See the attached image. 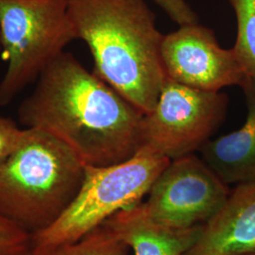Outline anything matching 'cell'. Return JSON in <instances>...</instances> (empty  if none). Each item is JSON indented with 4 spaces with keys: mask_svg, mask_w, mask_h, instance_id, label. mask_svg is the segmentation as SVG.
<instances>
[{
    "mask_svg": "<svg viewBox=\"0 0 255 255\" xmlns=\"http://www.w3.org/2000/svg\"><path fill=\"white\" fill-rule=\"evenodd\" d=\"M144 116L64 51L40 74L18 109L21 124L56 137L83 164L94 166L119 164L136 154Z\"/></svg>",
    "mask_w": 255,
    "mask_h": 255,
    "instance_id": "1",
    "label": "cell"
},
{
    "mask_svg": "<svg viewBox=\"0 0 255 255\" xmlns=\"http://www.w3.org/2000/svg\"><path fill=\"white\" fill-rule=\"evenodd\" d=\"M68 10L93 56L94 72L144 114L150 112L166 76L164 35L145 0H69Z\"/></svg>",
    "mask_w": 255,
    "mask_h": 255,
    "instance_id": "2",
    "label": "cell"
},
{
    "mask_svg": "<svg viewBox=\"0 0 255 255\" xmlns=\"http://www.w3.org/2000/svg\"><path fill=\"white\" fill-rule=\"evenodd\" d=\"M85 164L62 141L26 128L0 166V214L31 237L51 226L76 198Z\"/></svg>",
    "mask_w": 255,
    "mask_h": 255,
    "instance_id": "3",
    "label": "cell"
},
{
    "mask_svg": "<svg viewBox=\"0 0 255 255\" xmlns=\"http://www.w3.org/2000/svg\"><path fill=\"white\" fill-rule=\"evenodd\" d=\"M170 161L140 148L119 164H85L82 186L71 204L51 226L32 236V255L75 242L119 211L142 202Z\"/></svg>",
    "mask_w": 255,
    "mask_h": 255,
    "instance_id": "4",
    "label": "cell"
},
{
    "mask_svg": "<svg viewBox=\"0 0 255 255\" xmlns=\"http://www.w3.org/2000/svg\"><path fill=\"white\" fill-rule=\"evenodd\" d=\"M68 4L69 0H0L1 55L7 63L0 106L9 104L78 39Z\"/></svg>",
    "mask_w": 255,
    "mask_h": 255,
    "instance_id": "5",
    "label": "cell"
},
{
    "mask_svg": "<svg viewBox=\"0 0 255 255\" xmlns=\"http://www.w3.org/2000/svg\"><path fill=\"white\" fill-rule=\"evenodd\" d=\"M228 97L191 88L166 78L142 121V146L170 160L200 151L224 121Z\"/></svg>",
    "mask_w": 255,
    "mask_h": 255,
    "instance_id": "6",
    "label": "cell"
},
{
    "mask_svg": "<svg viewBox=\"0 0 255 255\" xmlns=\"http://www.w3.org/2000/svg\"><path fill=\"white\" fill-rule=\"evenodd\" d=\"M230 188L195 153L171 160L142 201L157 223L173 229L205 225L228 198Z\"/></svg>",
    "mask_w": 255,
    "mask_h": 255,
    "instance_id": "7",
    "label": "cell"
},
{
    "mask_svg": "<svg viewBox=\"0 0 255 255\" xmlns=\"http://www.w3.org/2000/svg\"><path fill=\"white\" fill-rule=\"evenodd\" d=\"M161 60L166 78L203 91L241 87L249 78L234 49L220 46L214 31L199 23L164 35Z\"/></svg>",
    "mask_w": 255,
    "mask_h": 255,
    "instance_id": "8",
    "label": "cell"
},
{
    "mask_svg": "<svg viewBox=\"0 0 255 255\" xmlns=\"http://www.w3.org/2000/svg\"><path fill=\"white\" fill-rule=\"evenodd\" d=\"M255 255V182L236 185L183 255Z\"/></svg>",
    "mask_w": 255,
    "mask_h": 255,
    "instance_id": "9",
    "label": "cell"
},
{
    "mask_svg": "<svg viewBox=\"0 0 255 255\" xmlns=\"http://www.w3.org/2000/svg\"><path fill=\"white\" fill-rule=\"evenodd\" d=\"M246 98V122L229 134L210 139L200 149L201 158L227 185L255 182V81L241 86Z\"/></svg>",
    "mask_w": 255,
    "mask_h": 255,
    "instance_id": "10",
    "label": "cell"
},
{
    "mask_svg": "<svg viewBox=\"0 0 255 255\" xmlns=\"http://www.w3.org/2000/svg\"><path fill=\"white\" fill-rule=\"evenodd\" d=\"M102 225L130 248L134 255H183L201 236L202 226L165 227L151 219L142 202L121 210Z\"/></svg>",
    "mask_w": 255,
    "mask_h": 255,
    "instance_id": "11",
    "label": "cell"
},
{
    "mask_svg": "<svg viewBox=\"0 0 255 255\" xmlns=\"http://www.w3.org/2000/svg\"><path fill=\"white\" fill-rule=\"evenodd\" d=\"M128 250L123 240L101 225L75 242L34 255H128Z\"/></svg>",
    "mask_w": 255,
    "mask_h": 255,
    "instance_id": "12",
    "label": "cell"
},
{
    "mask_svg": "<svg viewBox=\"0 0 255 255\" xmlns=\"http://www.w3.org/2000/svg\"><path fill=\"white\" fill-rule=\"evenodd\" d=\"M237 16L233 47L247 75L255 81V0H228Z\"/></svg>",
    "mask_w": 255,
    "mask_h": 255,
    "instance_id": "13",
    "label": "cell"
},
{
    "mask_svg": "<svg viewBox=\"0 0 255 255\" xmlns=\"http://www.w3.org/2000/svg\"><path fill=\"white\" fill-rule=\"evenodd\" d=\"M0 255H32V237L0 214Z\"/></svg>",
    "mask_w": 255,
    "mask_h": 255,
    "instance_id": "14",
    "label": "cell"
},
{
    "mask_svg": "<svg viewBox=\"0 0 255 255\" xmlns=\"http://www.w3.org/2000/svg\"><path fill=\"white\" fill-rule=\"evenodd\" d=\"M23 131L11 119L0 116V166L18 146Z\"/></svg>",
    "mask_w": 255,
    "mask_h": 255,
    "instance_id": "15",
    "label": "cell"
},
{
    "mask_svg": "<svg viewBox=\"0 0 255 255\" xmlns=\"http://www.w3.org/2000/svg\"><path fill=\"white\" fill-rule=\"evenodd\" d=\"M179 26L198 23L199 18L186 0H152Z\"/></svg>",
    "mask_w": 255,
    "mask_h": 255,
    "instance_id": "16",
    "label": "cell"
},
{
    "mask_svg": "<svg viewBox=\"0 0 255 255\" xmlns=\"http://www.w3.org/2000/svg\"><path fill=\"white\" fill-rule=\"evenodd\" d=\"M0 53H1V42H0Z\"/></svg>",
    "mask_w": 255,
    "mask_h": 255,
    "instance_id": "17",
    "label": "cell"
},
{
    "mask_svg": "<svg viewBox=\"0 0 255 255\" xmlns=\"http://www.w3.org/2000/svg\"></svg>",
    "mask_w": 255,
    "mask_h": 255,
    "instance_id": "18",
    "label": "cell"
}]
</instances>
